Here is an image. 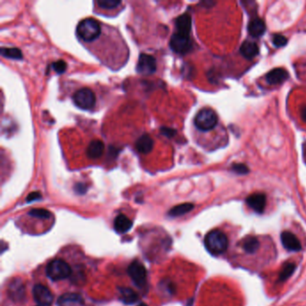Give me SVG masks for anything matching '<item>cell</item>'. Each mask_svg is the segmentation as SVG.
<instances>
[{"label":"cell","instance_id":"f546056e","mask_svg":"<svg viewBox=\"0 0 306 306\" xmlns=\"http://www.w3.org/2000/svg\"><path fill=\"white\" fill-rule=\"evenodd\" d=\"M161 133L163 134V136H165V137H167L169 139H171V138H173L174 136L176 135V133H177V131L175 130H173V129H170V128H161Z\"/></svg>","mask_w":306,"mask_h":306},{"label":"cell","instance_id":"1f68e13d","mask_svg":"<svg viewBox=\"0 0 306 306\" xmlns=\"http://www.w3.org/2000/svg\"><path fill=\"white\" fill-rule=\"evenodd\" d=\"M75 190H76V192L79 193V194H84V193L86 192V186L85 184L78 183L76 185Z\"/></svg>","mask_w":306,"mask_h":306},{"label":"cell","instance_id":"5b68a950","mask_svg":"<svg viewBox=\"0 0 306 306\" xmlns=\"http://www.w3.org/2000/svg\"><path fill=\"white\" fill-rule=\"evenodd\" d=\"M95 95L89 88H82L73 95V102L78 108L83 110H89L95 104Z\"/></svg>","mask_w":306,"mask_h":306},{"label":"cell","instance_id":"e0dca14e","mask_svg":"<svg viewBox=\"0 0 306 306\" xmlns=\"http://www.w3.org/2000/svg\"><path fill=\"white\" fill-rule=\"evenodd\" d=\"M266 31V25L264 21L260 18H255L250 22L248 25V32L253 37H260L263 35Z\"/></svg>","mask_w":306,"mask_h":306},{"label":"cell","instance_id":"3957f363","mask_svg":"<svg viewBox=\"0 0 306 306\" xmlns=\"http://www.w3.org/2000/svg\"><path fill=\"white\" fill-rule=\"evenodd\" d=\"M71 267L68 262L62 259H56L50 261L46 268L48 278L53 281H59L68 278L71 275Z\"/></svg>","mask_w":306,"mask_h":306},{"label":"cell","instance_id":"e575fe53","mask_svg":"<svg viewBox=\"0 0 306 306\" xmlns=\"http://www.w3.org/2000/svg\"><path fill=\"white\" fill-rule=\"evenodd\" d=\"M36 306H50V305H41V304H38V305Z\"/></svg>","mask_w":306,"mask_h":306},{"label":"cell","instance_id":"7c38bea8","mask_svg":"<svg viewBox=\"0 0 306 306\" xmlns=\"http://www.w3.org/2000/svg\"><path fill=\"white\" fill-rule=\"evenodd\" d=\"M175 26V33L184 36H190L192 31V17L189 14L181 15L176 19Z\"/></svg>","mask_w":306,"mask_h":306},{"label":"cell","instance_id":"ffe728a7","mask_svg":"<svg viewBox=\"0 0 306 306\" xmlns=\"http://www.w3.org/2000/svg\"><path fill=\"white\" fill-rule=\"evenodd\" d=\"M194 208V205L192 203H183V204L178 205L174 208H171L169 211V216H183L187 213L191 212L192 209Z\"/></svg>","mask_w":306,"mask_h":306},{"label":"cell","instance_id":"d6a6232c","mask_svg":"<svg viewBox=\"0 0 306 306\" xmlns=\"http://www.w3.org/2000/svg\"><path fill=\"white\" fill-rule=\"evenodd\" d=\"M301 116H302V119H303V120H304V121L306 123V107L302 108Z\"/></svg>","mask_w":306,"mask_h":306},{"label":"cell","instance_id":"30bf717a","mask_svg":"<svg viewBox=\"0 0 306 306\" xmlns=\"http://www.w3.org/2000/svg\"><path fill=\"white\" fill-rule=\"evenodd\" d=\"M246 203L255 212L261 214L265 210L267 198L263 193H254L246 199Z\"/></svg>","mask_w":306,"mask_h":306},{"label":"cell","instance_id":"9c48e42d","mask_svg":"<svg viewBox=\"0 0 306 306\" xmlns=\"http://www.w3.org/2000/svg\"><path fill=\"white\" fill-rule=\"evenodd\" d=\"M33 298L38 304L50 305L53 301V294L47 286L38 284L33 289Z\"/></svg>","mask_w":306,"mask_h":306},{"label":"cell","instance_id":"f1b7e54d","mask_svg":"<svg viewBox=\"0 0 306 306\" xmlns=\"http://www.w3.org/2000/svg\"><path fill=\"white\" fill-rule=\"evenodd\" d=\"M52 69L55 70V72H57L58 74H62L65 72L67 70V64L63 60H57V62H54L52 64Z\"/></svg>","mask_w":306,"mask_h":306},{"label":"cell","instance_id":"44dd1931","mask_svg":"<svg viewBox=\"0 0 306 306\" xmlns=\"http://www.w3.org/2000/svg\"><path fill=\"white\" fill-rule=\"evenodd\" d=\"M119 294H120L121 300L127 304L135 303L139 299L138 294H136L133 290L130 289V288H125V287L120 288Z\"/></svg>","mask_w":306,"mask_h":306},{"label":"cell","instance_id":"7a4b0ae2","mask_svg":"<svg viewBox=\"0 0 306 306\" xmlns=\"http://www.w3.org/2000/svg\"><path fill=\"white\" fill-rule=\"evenodd\" d=\"M205 246L214 255L225 253L228 248V239L220 230H212L205 237Z\"/></svg>","mask_w":306,"mask_h":306},{"label":"cell","instance_id":"484cf974","mask_svg":"<svg viewBox=\"0 0 306 306\" xmlns=\"http://www.w3.org/2000/svg\"><path fill=\"white\" fill-rule=\"evenodd\" d=\"M96 4L98 5L101 9H117L119 5H121V1H116V0H104V1H97Z\"/></svg>","mask_w":306,"mask_h":306},{"label":"cell","instance_id":"5bb4252c","mask_svg":"<svg viewBox=\"0 0 306 306\" xmlns=\"http://www.w3.org/2000/svg\"><path fill=\"white\" fill-rule=\"evenodd\" d=\"M104 151V144L101 140L95 139L93 140L86 149L87 157L90 159H98Z\"/></svg>","mask_w":306,"mask_h":306},{"label":"cell","instance_id":"4fadbf2b","mask_svg":"<svg viewBox=\"0 0 306 306\" xmlns=\"http://www.w3.org/2000/svg\"><path fill=\"white\" fill-rule=\"evenodd\" d=\"M289 75L283 69H275L266 75V80L270 85H278L286 81Z\"/></svg>","mask_w":306,"mask_h":306},{"label":"cell","instance_id":"83f0119b","mask_svg":"<svg viewBox=\"0 0 306 306\" xmlns=\"http://www.w3.org/2000/svg\"><path fill=\"white\" fill-rule=\"evenodd\" d=\"M233 171L238 174H246L249 171V168L242 163H234L232 166Z\"/></svg>","mask_w":306,"mask_h":306},{"label":"cell","instance_id":"ac0fdd59","mask_svg":"<svg viewBox=\"0 0 306 306\" xmlns=\"http://www.w3.org/2000/svg\"><path fill=\"white\" fill-rule=\"evenodd\" d=\"M241 246L245 253L253 254L260 248V241L256 237L249 235L241 240Z\"/></svg>","mask_w":306,"mask_h":306},{"label":"cell","instance_id":"d4e9b609","mask_svg":"<svg viewBox=\"0 0 306 306\" xmlns=\"http://www.w3.org/2000/svg\"><path fill=\"white\" fill-rule=\"evenodd\" d=\"M29 216H33L35 218H40V219H49L50 218L51 214L46 209L35 208V209H32L29 211Z\"/></svg>","mask_w":306,"mask_h":306},{"label":"cell","instance_id":"9a60e30c","mask_svg":"<svg viewBox=\"0 0 306 306\" xmlns=\"http://www.w3.org/2000/svg\"><path fill=\"white\" fill-rule=\"evenodd\" d=\"M136 147L140 154L147 155L152 151L154 147V140L150 136L145 134L137 140Z\"/></svg>","mask_w":306,"mask_h":306},{"label":"cell","instance_id":"603a6c76","mask_svg":"<svg viewBox=\"0 0 306 306\" xmlns=\"http://www.w3.org/2000/svg\"><path fill=\"white\" fill-rule=\"evenodd\" d=\"M1 55L9 58H14V59H21L23 58V53L19 49L16 48H2L1 49Z\"/></svg>","mask_w":306,"mask_h":306},{"label":"cell","instance_id":"836d02e7","mask_svg":"<svg viewBox=\"0 0 306 306\" xmlns=\"http://www.w3.org/2000/svg\"><path fill=\"white\" fill-rule=\"evenodd\" d=\"M138 306H147V304H146V303H140V304H139V305Z\"/></svg>","mask_w":306,"mask_h":306},{"label":"cell","instance_id":"4dcf8cb0","mask_svg":"<svg viewBox=\"0 0 306 306\" xmlns=\"http://www.w3.org/2000/svg\"><path fill=\"white\" fill-rule=\"evenodd\" d=\"M40 199H41V194L40 192H32L26 198V201L27 202H32V201H34V200H40Z\"/></svg>","mask_w":306,"mask_h":306},{"label":"cell","instance_id":"6da1fadb","mask_svg":"<svg viewBox=\"0 0 306 306\" xmlns=\"http://www.w3.org/2000/svg\"><path fill=\"white\" fill-rule=\"evenodd\" d=\"M102 27L98 21L93 18L82 20L77 27V34L81 41L92 42L101 36Z\"/></svg>","mask_w":306,"mask_h":306},{"label":"cell","instance_id":"52a82bcc","mask_svg":"<svg viewBox=\"0 0 306 306\" xmlns=\"http://www.w3.org/2000/svg\"><path fill=\"white\" fill-rule=\"evenodd\" d=\"M171 49L179 54H186L192 48V43L190 36H184L178 33H173L170 42Z\"/></svg>","mask_w":306,"mask_h":306},{"label":"cell","instance_id":"277c9868","mask_svg":"<svg viewBox=\"0 0 306 306\" xmlns=\"http://www.w3.org/2000/svg\"><path fill=\"white\" fill-rule=\"evenodd\" d=\"M217 120V115L212 109L204 108L197 113L194 118V124L200 131H208L216 126Z\"/></svg>","mask_w":306,"mask_h":306},{"label":"cell","instance_id":"8fae6325","mask_svg":"<svg viewBox=\"0 0 306 306\" xmlns=\"http://www.w3.org/2000/svg\"><path fill=\"white\" fill-rule=\"evenodd\" d=\"M281 242L284 248L289 252H299L302 249L299 239L289 231H284L281 233Z\"/></svg>","mask_w":306,"mask_h":306},{"label":"cell","instance_id":"8992f818","mask_svg":"<svg viewBox=\"0 0 306 306\" xmlns=\"http://www.w3.org/2000/svg\"><path fill=\"white\" fill-rule=\"evenodd\" d=\"M128 273L131 279L139 288H143L147 285V274L143 264L139 261H134L129 266Z\"/></svg>","mask_w":306,"mask_h":306},{"label":"cell","instance_id":"cb8c5ba5","mask_svg":"<svg viewBox=\"0 0 306 306\" xmlns=\"http://www.w3.org/2000/svg\"><path fill=\"white\" fill-rule=\"evenodd\" d=\"M9 294L12 296L13 299H21L23 297V294H25V290L23 287V285L19 283H14L9 288Z\"/></svg>","mask_w":306,"mask_h":306},{"label":"cell","instance_id":"2e32d148","mask_svg":"<svg viewBox=\"0 0 306 306\" xmlns=\"http://www.w3.org/2000/svg\"><path fill=\"white\" fill-rule=\"evenodd\" d=\"M133 225L132 221L128 216L120 214L118 215L114 221V228L116 232L118 233H126L131 230Z\"/></svg>","mask_w":306,"mask_h":306},{"label":"cell","instance_id":"ba28073f","mask_svg":"<svg viewBox=\"0 0 306 306\" xmlns=\"http://www.w3.org/2000/svg\"><path fill=\"white\" fill-rule=\"evenodd\" d=\"M156 60L154 57L148 54H140L137 65V71L144 76H148L155 72Z\"/></svg>","mask_w":306,"mask_h":306},{"label":"cell","instance_id":"d6986e66","mask_svg":"<svg viewBox=\"0 0 306 306\" xmlns=\"http://www.w3.org/2000/svg\"><path fill=\"white\" fill-rule=\"evenodd\" d=\"M240 51H241V54L243 57L248 58V59H252L253 57L257 56L260 52V49H259V46L255 42L244 41L242 43V45L241 46Z\"/></svg>","mask_w":306,"mask_h":306},{"label":"cell","instance_id":"7402d4cb","mask_svg":"<svg viewBox=\"0 0 306 306\" xmlns=\"http://www.w3.org/2000/svg\"><path fill=\"white\" fill-rule=\"evenodd\" d=\"M295 270H296V265L294 263L292 262L286 263L279 273V280L282 282L286 281L294 273Z\"/></svg>","mask_w":306,"mask_h":306},{"label":"cell","instance_id":"4316f807","mask_svg":"<svg viewBox=\"0 0 306 306\" xmlns=\"http://www.w3.org/2000/svg\"><path fill=\"white\" fill-rule=\"evenodd\" d=\"M272 42H273L274 46H276L277 48H280V47L286 45L287 39L280 34H275L272 38Z\"/></svg>","mask_w":306,"mask_h":306}]
</instances>
